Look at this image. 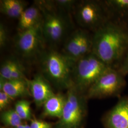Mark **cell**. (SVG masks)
<instances>
[{
  "mask_svg": "<svg viewBox=\"0 0 128 128\" xmlns=\"http://www.w3.org/2000/svg\"><path fill=\"white\" fill-rule=\"evenodd\" d=\"M2 120L5 125L15 128L22 124V119L13 109L4 112L2 114Z\"/></svg>",
  "mask_w": 128,
  "mask_h": 128,
  "instance_id": "e0dca14e",
  "label": "cell"
},
{
  "mask_svg": "<svg viewBox=\"0 0 128 128\" xmlns=\"http://www.w3.org/2000/svg\"><path fill=\"white\" fill-rule=\"evenodd\" d=\"M42 74L47 80L59 86H73L72 74L75 61L62 53L50 48L44 51L38 58Z\"/></svg>",
  "mask_w": 128,
  "mask_h": 128,
  "instance_id": "3957f363",
  "label": "cell"
},
{
  "mask_svg": "<svg viewBox=\"0 0 128 128\" xmlns=\"http://www.w3.org/2000/svg\"><path fill=\"white\" fill-rule=\"evenodd\" d=\"M82 99L79 92L72 86L69 88L64 110L61 118L63 128H76L81 122L82 117Z\"/></svg>",
  "mask_w": 128,
  "mask_h": 128,
  "instance_id": "9c48e42d",
  "label": "cell"
},
{
  "mask_svg": "<svg viewBox=\"0 0 128 128\" xmlns=\"http://www.w3.org/2000/svg\"><path fill=\"white\" fill-rule=\"evenodd\" d=\"M66 100V98L61 94H54L43 105L45 114L61 119Z\"/></svg>",
  "mask_w": 128,
  "mask_h": 128,
  "instance_id": "2e32d148",
  "label": "cell"
},
{
  "mask_svg": "<svg viewBox=\"0 0 128 128\" xmlns=\"http://www.w3.org/2000/svg\"><path fill=\"white\" fill-rule=\"evenodd\" d=\"M25 127H26V128H31L30 127V126L27 125V124L25 125Z\"/></svg>",
  "mask_w": 128,
  "mask_h": 128,
  "instance_id": "d4e9b609",
  "label": "cell"
},
{
  "mask_svg": "<svg viewBox=\"0 0 128 128\" xmlns=\"http://www.w3.org/2000/svg\"><path fill=\"white\" fill-rule=\"evenodd\" d=\"M27 8V2L22 0H1L0 1V12L10 18L18 19Z\"/></svg>",
  "mask_w": 128,
  "mask_h": 128,
  "instance_id": "9a60e30c",
  "label": "cell"
},
{
  "mask_svg": "<svg viewBox=\"0 0 128 128\" xmlns=\"http://www.w3.org/2000/svg\"><path fill=\"white\" fill-rule=\"evenodd\" d=\"M128 50V28L109 20L92 35V53L110 68L118 69Z\"/></svg>",
  "mask_w": 128,
  "mask_h": 128,
  "instance_id": "6da1fadb",
  "label": "cell"
},
{
  "mask_svg": "<svg viewBox=\"0 0 128 128\" xmlns=\"http://www.w3.org/2000/svg\"><path fill=\"white\" fill-rule=\"evenodd\" d=\"M108 125L110 128H128V97L120 99L110 111Z\"/></svg>",
  "mask_w": 128,
  "mask_h": 128,
  "instance_id": "8fae6325",
  "label": "cell"
},
{
  "mask_svg": "<svg viewBox=\"0 0 128 128\" xmlns=\"http://www.w3.org/2000/svg\"><path fill=\"white\" fill-rule=\"evenodd\" d=\"M15 128H26V127H25V125H23L21 124Z\"/></svg>",
  "mask_w": 128,
  "mask_h": 128,
  "instance_id": "cb8c5ba5",
  "label": "cell"
},
{
  "mask_svg": "<svg viewBox=\"0 0 128 128\" xmlns=\"http://www.w3.org/2000/svg\"><path fill=\"white\" fill-rule=\"evenodd\" d=\"M13 99L2 91L0 92V110L4 109Z\"/></svg>",
  "mask_w": 128,
  "mask_h": 128,
  "instance_id": "44dd1931",
  "label": "cell"
},
{
  "mask_svg": "<svg viewBox=\"0 0 128 128\" xmlns=\"http://www.w3.org/2000/svg\"><path fill=\"white\" fill-rule=\"evenodd\" d=\"M104 2L110 20L122 23V20L128 19V0H107Z\"/></svg>",
  "mask_w": 128,
  "mask_h": 128,
  "instance_id": "5bb4252c",
  "label": "cell"
},
{
  "mask_svg": "<svg viewBox=\"0 0 128 128\" xmlns=\"http://www.w3.org/2000/svg\"><path fill=\"white\" fill-rule=\"evenodd\" d=\"M92 35L82 28L70 33L64 42L62 53L76 61L92 53Z\"/></svg>",
  "mask_w": 128,
  "mask_h": 128,
  "instance_id": "ba28073f",
  "label": "cell"
},
{
  "mask_svg": "<svg viewBox=\"0 0 128 128\" xmlns=\"http://www.w3.org/2000/svg\"><path fill=\"white\" fill-rule=\"evenodd\" d=\"M18 20L17 28L18 32L28 30L40 23L42 13L38 5L34 2L33 4L27 7L23 11Z\"/></svg>",
  "mask_w": 128,
  "mask_h": 128,
  "instance_id": "7c38bea8",
  "label": "cell"
},
{
  "mask_svg": "<svg viewBox=\"0 0 128 128\" xmlns=\"http://www.w3.org/2000/svg\"><path fill=\"white\" fill-rule=\"evenodd\" d=\"M110 67L91 53L75 61L72 74L73 86L76 91L88 90Z\"/></svg>",
  "mask_w": 128,
  "mask_h": 128,
  "instance_id": "277c9868",
  "label": "cell"
},
{
  "mask_svg": "<svg viewBox=\"0 0 128 128\" xmlns=\"http://www.w3.org/2000/svg\"><path fill=\"white\" fill-rule=\"evenodd\" d=\"M15 48L24 58L38 57L45 50L46 41L43 35L41 22L33 27L18 32L14 39Z\"/></svg>",
  "mask_w": 128,
  "mask_h": 128,
  "instance_id": "8992f818",
  "label": "cell"
},
{
  "mask_svg": "<svg viewBox=\"0 0 128 128\" xmlns=\"http://www.w3.org/2000/svg\"><path fill=\"white\" fill-rule=\"evenodd\" d=\"M0 90L5 92L13 100L28 95L30 92L27 80H6L0 78Z\"/></svg>",
  "mask_w": 128,
  "mask_h": 128,
  "instance_id": "4fadbf2b",
  "label": "cell"
},
{
  "mask_svg": "<svg viewBox=\"0 0 128 128\" xmlns=\"http://www.w3.org/2000/svg\"><path fill=\"white\" fill-rule=\"evenodd\" d=\"M30 127L31 128H51V127L50 124L37 120H32Z\"/></svg>",
  "mask_w": 128,
  "mask_h": 128,
  "instance_id": "603a6c76",
  "label": "cell"
},
{
  "mask_svg": "<svg viewBox=\"0 0 128 128\" xmlns=\"http://www.w3.org/2000/svg\"><path fill=\"white\" fill-rule=\"evenodd\" d=\"M124 76L117 69L110 68L88 90V98H102L116 95L125 84Z\"/></svg>",
  "mask_w": 128,
  "mask_h": 128,
  "instance_id": "52a82bcc",
  "label": "cell"
},
{
  "mask_svg": "<svg viewBox=\"0 0 128 128\" xmlns=\"http://www.w3.org/2000/svg\"><path fill=\"white\" fill-rule=\"evenodd\" d=\"M42 13L41 28L46 44L55 46L64 42L72 27L70 14L58 8L52 0H36Z\"/></svg>",
  "mask_w": 128,
  "mask_h": 128,
  "instance_id": "7a4b0ae2",
  "label": "cell"
},
{
  "mask_svg": "<svg viewBox=\"0 0 128 128\" xmlns=\"http://www.w3.org/2000/svg\"><path fill=\"white\" fill-rule=\"evenodd\" d=\"M78 1L74 0H52L53 3L58 8L70 14L73 12L74 8Z\"/></svg>",
  "mask_w": 128,
  "mask_h": 128,
  "instance_id": "d6986e66",
  "label": "cell"
},
{
  "mask_svg": "<svg viewBox=\"0 0 128 128\" xmlns=\"http://www.w3.org/2000/svg\"><path fill=\"white\" fill-rule=\"evenodd\" d=\"M8 40V33L3 23L0 24V47L2 48L6 46Z\"/></svg>",
  "mask_w": 128,
  "mask_h": 128,
  "instance_id": "ffe728a7",
  "label": "cell"
},
{
  "mask_svg": "<svg viewBox=\"0 0 128 128\" xmlns=\"http://www.w3.org/2000/svg\"><path fill=\"white\" fill-rule=\"evenodd\" d=\"M73 14L76 22L81 28L93 33L110 20L104 1L77 2Z\"/></svg>",
  "mask_w": 128,
  "mask_h": 128,
  "instance_id": "5b68a950",
  "label": "cell"
},
{
  "mask_svg": "<svg viewBox=\"0 0 128 128\" xmlns=\"http://www.w3.org/2000/svg\"><path fill=\"white\" fill-rule=\"evenodd\" d=\"M117 70L124 76L128 74V50Z\"/></svg>",
  "mask_w": 128,
  "mask_h": 128,
  "instance_id": "7402d4cb",
  "label": "cell"
},
{
  "mask_svg": "<svg viewBox=\"0 0 128 128\" xmlns=\"http://www.w3.org/2000/svg\"><path fill=\"white\" fill-rule=\"evenodd\" d=\"M30 92L36 104L40 106L55 94L48 80L42 74H37L32 80L28 79Z\"/></svg>",
  "mask_w": 128,
  "mask_h": 128,
  "instance_id": "30bf717a",
  "label": "cell"
},
{
  "mask_svg": "<svg viewBox=\"0 0 128 128\" xmlns=\"http://www.w3.org/2000/svg\"><path fill=\"white\" fill-rule=\"evenodd\" d=\"M22 120L30 119L31 116L30 104L28 101L21 100L18 101L15 105V109Z\"/></svg>",
  "mask_w": 128,
  "mask_h": 128,
  "instance_id": "ac0fdd59",
  "label": "cell"
}]
</instances>
